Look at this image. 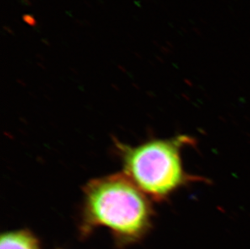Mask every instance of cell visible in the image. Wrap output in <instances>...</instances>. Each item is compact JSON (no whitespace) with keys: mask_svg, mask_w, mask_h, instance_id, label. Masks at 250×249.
Returning a JSON list of instances; mask_svg holds the SVG:
<instances>
[{"mask_svg":"<svg viewBox=\"0 0 250 249\" xmlns=\"http://www.w3.org/2000/svg\"><path fill=\"white\" fill-rule=\"evenodd\" d=\"M149 199L123 173L92 180L83 189L81 235L87 236L94 229L104 228L119 247L139 242L152 224Z\"/></svg>","mask_w":250,"mask_h":249,"instance_id":"6da1fadb","label":"cell"},{"mask_svg":"<svg viewBox=\"0 0 250 249\" xmlns=\"http://www.w3.org/2000/svg\"><path fill=\"white\" fill-rule=\"evenodd\" d=\"M191 143L188 136L151 139L132 146L115 142L123 174L149 198L162 201L188 183L192 176L183 169L182 146Z\"/></svg>","mask_w":250,"mask_h":249,"instance_id":"7a4b0ae2","label":"cell"},{"mask_svg":"<svg viewBox=\"0 0 250 249\" xmlns=\"http://www.w3.org/2000/svg\"><path fill=\"white\" fill-rule=\"evenodd\" d=\"M0 249H42L38 238L27 229L2 233Z\"/></svg>","mask_w":250,"mask_h":249,"instance_id":"3957f363","label":"cell"},{"mask_svg":"<svg viewBox=\"0 0 250 249\" xmlns=\"http://www.w3.org/2000/svg\"><path fill=\"white\" fill-rule=\"evenodd\" d=\"M22 19H23L24 22H25V23L29 26L34 27V26L37 24V21H36L35 18H34L32 15H24L23 17H22Z\"/></svg>","mask_w":250,"mask_h":249,"instance_id":"277c9868","label":"cell"},{"mask_svg":"<svg viewBox=\"0 0 250 249\" xmlns=\"http://www.w3.org/2000/svg\"><path fill=\"white\" fill-rule=\"evenodd\" d=\"M4 29L5 30L7 31L8 33H11V34H14V32H13V31H12V29L9 28V27H6V26H5Z\"/></svg>","mask_w":250,"mask_h":249,"instance_id":"5b68a950","label":"cell"}]
</instances>
